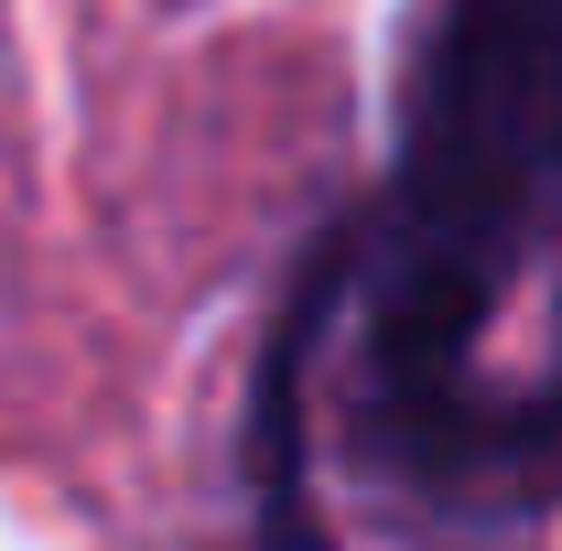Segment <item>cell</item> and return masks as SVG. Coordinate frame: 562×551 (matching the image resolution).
Listing matches in <instances>:
<instances>
[{
  "mask_svg": "<svg viewBox=\"0 0 562 551\" xmlns=\"http://www.w3.org/2000/svg\"><path fill=\"white\" fill-rule=\"evenodd\" d=\"M562 238V0H422L390 173L347 227V465L379 476L443 401L519 271Z\"/></svg>",
  "mask_w": 562,
  "mask_h": 551,
  "instance_id": "1",
  "label": "cell"
},
{
  "mask_svg": "<svg viewBox=\"0 0 562 551\" xmlns=\"http://www.w3.org/2000/svg\"><path fill=\"white\" fill-rule=\"evenodd\" d=\"M368 486H390L412 508H454V519H541V508H562V357L519 390L476 379Z\"/></svg>",
  "mask_w": 562,
  "mask_h": 551,
  "instance_id": "2",
  "label": "cell"
},
{
  "mask_svg": "<svg viewBox=\"0 0 562 551\" xmlns=\"http://www.w3.org/2000/svg\"><path fill=\"white\" fill-rule=\"evenodd\" d=\"M336 292H347V227H325L303 249V281L281 303L260 346V390H249V486H260V541L271 551H325L314 508V357L336 336Z\"/></svg>",
  "mask_w": 562,
  "mask_h": 551,
  "instance_id": "3",
  "label": "cell"
}]
</instances>
